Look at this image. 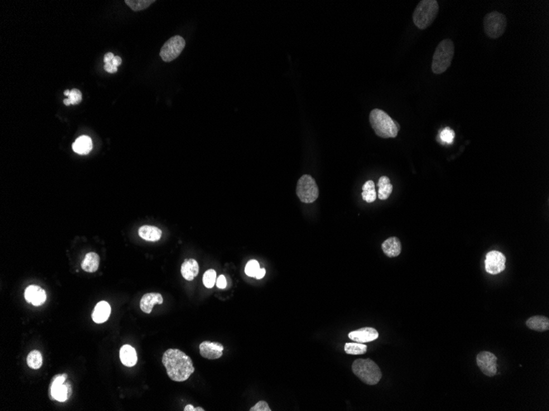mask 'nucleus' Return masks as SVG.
<instances>
[{"label": "nucleus", "mask_w": 549, "mask_h": 411, "mask_svg": "<svg viewBox=\"0 0 549 411\" xmlns=\"http://www.w3.org/2000/svg\"><path fill=\"white\" fill-rule=\"evenodd\" d=\"M368 346L363 343H346L344 345V351L349 355H363L367 352Z\"/></svg>", "instance_id": "a878e982"}, {"label": "nucleus", "mask_w": 549, "mask_h": 411, "mask_svg": "<svg viewBox=\"0 0 549 411\" xmlns=\"http://www.w3.org/2000/svg\"><path fill=\"white\" fill-rule=\"evenodd\" d=\"M67 377V374H59L54 377L50 385V398L64 402L71 397L72 386L70 383H66Z\"/></svg>", "instance_id": "1a4fd4ad"}, {"label": "nucleus", "mask_w": 549, "mask_h": 411, "mask_svg": "<svg viewBox=\"0 0 549 411\" xmlns=\"http://www.w3.org/2000/svg\"><path fill=\"white\" fill-rule=\"evenodd\" d=\"M69 99L70 100V102H71L72 105L79 104V103L82 102V100H83V94H82L79 89H71L70 94H69Z\"/></svg>", "instance_id": "2f4dec72"}, {"label": "nucleus", "mask_w": 549, "mask_h": 411, "mask_svg": "<svg viewBox=\"0 0 549 411\" xmlns=\"http://www.w3.org/2000/svg\"><path fill=\"white\" fill-rule=\"evenodd\" d=\"M455 53L452 40L445 39L439 43L433 58L432 70L437 75L441 74L450 66Z\"/></svg>", "instance_id": "7ed1b4c3"}, {"label": "nucleus", "mask_w": 549, "mask_h": 411, "mask_svg": "<svg viewBox=\"0 0 549 411\" xmlns=\"http://www.w3.org/2000/svg\"><path fill=\"white\" fill-rule=\"evenodd\" d=\"M265 274H266V269H265V268H260L255 278H257V279H262V278L264 277Z\"/></svg>", "instance_id": "c9c22d12"}, {"label": "nucleus", "mask_w": 549, "mask_h": 411, "mask_svg": "<svg viewBox=\"0 0 549 411\" xmlns=\"http://www.w3.org/2000/svg\"><path fill=\"white\" fill-rule=\"evenodd\" d=\"M439 5L436 0H422L418 4L413 14V21L420 30L428 28L439 13Z\"/></svg>", "instance_id": "39448f33"}, {"label": "nucleus", "mask_w": 549, "mask_h": 411, "mask_svg": "<svg viewBox=\"0 0 549 411\" xmlns=\"http://www.w3.org/2000/svg\"><path fill=\"white\" fill-rule=\"evenodd\" d=\"M24 296L28 303L32 304L35 306L43 305L45 303L47 297L45 290H43L41 287H38L36 285H31L28 287H26Z\"/></svg>", "instance_id": "4468645a"}, {"label": "nucleus", "mask_w": 549, "mask_h": 411, "mask_svg": "<svg viewBox=\"0 0 549 411\" xmlns=\"http://www.w3.org/2000/svg\"><path fill=\"white\" fill-rule=\"evenodd\" d=\"M119 357L124 366L132 367L137 364V352L134 348L130 345H124L121 347Z\"/></svg>", "instance_id": "6ab92c4d"}, {"label": "nucleus", "mask_w": 549, "mask_h": 411, "mask_svg": "<svg viewBox=\"0 0 549 411\" xmlns=\"http://www.w3.org/2000/svg\"><path fill=\"white\" fill-rule=\"evenodd\" d=\"M526 326L534 331H547L549 329V320L545 316H533L526 321Z\"/></svg>", "instance_id": "5701e85b"}, {"label": "nucleus", "mask_w": 549, "mask_h": 411, "mask_svg": "<svg viewBox=\"0 0 549 411\" xmlns=\"http://www.w3.org/2000/svg\"><path fill=\"white\" fill-rule=\"evenodd\" d=\"M363 200L367 203L374 202L377 198V192L375 190L374 181L372 180L366 181L363 186V192H362Z\"/></svg>", "instance_id": "393cba45"}, {"label": "nucleus", "mask_w": 549, "mask_h": 411, "mask_svg": "<svg viewBox=\"0 0 549 411\" xmlns=\"http://www.w3.org/2000/svg\"><path fill=\"white\" fill-rule=\"evenodd\" d=\"M112 64H113V66H120L121 64H122V59H121L120 57L114 56L113 60H112Z\"/></svg>", "instance_id": "e433bc0d"}, {"label": "nucleus", "mask_w": 549, "mask_h": 411, "mask_svg": "<svg viewBox=\"0 0 549 411\" xmlns=\"http://www.w3.org/2000/svg\"><path fill=\"white\" fill-rule=\"evenodd\" d=\"M93 145L91 137L82 136L76 140L73 144V150L75 153L81 155H88L92 151Z\"/></svg>", "instance_id": "412c9836"}, {"label": "nucleus", "mask_w": 549, "mask_h": 411, "mask_svg": "<svg viewBox=\"0 0 549 411\" xmlns=\"http://www.w3.org/2000/svg\"><path fill=\"white\" fill-rule=\"evenodd\" d=\"M352 370L356 376L368 385H376L382 376L379 367L370 359L356 360L352 364Z\"/></svg>", "instance_id": "20e7f679"}, {"label": "nucleus", "mask_w": 549, "mask_h": 411, "mask_svg": "<svg viewBox=\"0 0 549 411\" xmlns=\"http://www.w3.org/2000/svg\"><path fill=\"white\" fill-rule=\"evenodd\" d=\"M259 263L255 259L250 260L245 267V273L248 277H255L260 269Z\"/></svg>", "instance_id": "7c9ffc66"}, {"label": "nucleus", "mask_w": 549, "mask_h": 411, "mask_svg": "<svg viewBox=\"0 0 549 411\" xmlns=\"http://www.w3.org/2000/svg\"><path fill=\"white\" fill-rule=\"evenodd\" d=\"M382 249L387 257L394 258L400 255L401 252V243L397 238H390L382 245Z\"/></svg>", "instance_id": "f3484780"}, {"label": "nucleus", "mask_w": 549, "mask_h": 411, "mask_svg": "<svg viewBox=\"0 0 549 411\" xmlns=\"http://www.w3.org/2000/svg\"><path fill=\"white\" fill-rule=\"evenodd\" d=\"M104 69L109 73H115L118 72V67L113 66L112 62H109L105 64Z\"/></svg>", "instance_id": "f704fd0d"}, {"label": "nucleus", "mask_w": 549, "mask_h": 411, "mask_svg": "<svg viewBox=\"0 0 549 411\" xmlns=\"http://www.w3.org/2000/svg\"><path fill=\"white\" fill-rule=\"evenodd\" d=\"M138 235L143 240L155 242L160 240L162 231L154 226L144 225L139 228Z\"/></svg>", "instance_id": "aec40b11"}, {"label": "nucleus", "mask_w": 549, "mask_h": 411, "mask_svg": "<svg viewBox=\"0 0 549 411\" xmlns=\"http://www.w3.org/2000/svg\"><path fill=\"white\" fill-rule=\"evenodd\" d=\"M217 287L220 289H224L227 287L226 279L224 275H220L217 279Z\"/></svg>", "instance_id": "72a5a7b5"}, {"label": "nucleus", "mask_w": 549, "mask_h": 411, "mask_svg": "<svg viewBox=\"0 0 549 411\" xmlns=\"http://www.w3.org/2000/svg\"><path fill=\"white\" fill-rule=\"evenodd\" d=\"M26 362L31 369H39L42 366L43 358L39 350H32L27 355Z\"/></svg>", "instance_id": "bb28decb"}, {"label": "nucleus", "mask_w": 549, "mask_h": 411, "mask_svg": "<svg viewBox=\"0 0 549 411\" xmlns=\"http://www.w3.org/2000/svg\"><path fill=\"white\" fill-rule=\"evenodd\" d=\"M507 24L506 16L496 11L488 13L483 19L484 31L492 39L501 37L506 31Z\"/></svg>", "instance_id": "0eeeda50"}, {"label": "nucleus", "mask_w": 549, "mask_h": 411, "mask_svg": "<svg viewBox=\"0 0 549 411\" xmlns=\"http://www.w3.org/2000/svg\"><path fill=\"white\" fill-rule=\"evenodd\" d=\"M497 358L489 351H482L477 355L478 368L486 376L493 377L497 372Z\"/></svg>", "instance_id": "9b49d317"}, {"label": "nucleus", "mask_w": 549, "mask_h": 411, "mask_svg": "<svg viewBox=\"0 0 549 411\" xmlns=\"http://www.w3.org/2000/svg\"><path fill=\"white\" fill-rule=\"evenodd\" d=\"M454 138H455V132L452 129H450V127H445L440 133V140L443 143L450 145L452 143Z\"/></svg>", "instance_id": "c756f323"}, {"label": "nucleus", "mask_w": 549, "mask_h": 411, "mask_svg": "<svg viewBox=\"0 0 549 411\" xmlns=\"http://www.w3.org/2000/svg\"><path fill=\"white\" fill-rule=\"evenodd\" d=\"M369 122L372 129L382 138H395L398 135L400 126L396 121L379 108L371 111Z\"/></svg>", "instance_id": "f03ea898"}, {"label": "nucleus", "mask_w": 549, "mask_h": 411, "mask_svg": "<svg viewBox=\"0 0 549 411\" xmlns=\"http://www.w3.org/2000/svg\"><path fill=\"white\" fill-rule=\"evenodd\" d=\"M64 103L67 106L71 105V102H70L69 99H64Z\"/></svg>", "instance_id": "ea45409f"}, {"label": "nucleus", "mask_w": 549, "mask_h": 411, "mask_svg": "<svg viewBox=\"0 0 549 411\" xmlns=\"http://www.w3.org/2000/svg\"><path fill=\"white\" fill-rule=\"evenodd\" d=\"M377 186H378V194H377L378 198L382 200H387L393 190V186L391 184L390 179L386 176H381L378 180Z\"/></svg>", "instance_id": "b1692460"}, {"label": "nucleus", "mask_w": 549, "mask_h": 411, "mask_svg": "<svg viewBox=\"0 0 549 411\" xmlns=\"http://www.w3.org/2000/svg\"><path fill=\"white\" fill-rule=\"evenodd\" d=\"M70 91H71V90H69V89H67V90H65V91H64V95H66V96H69V94H70Z\"/></svg>", "instance_id": "a19ab883"}, {"label": "nucleus", "mask_w": 549, "mask_h": 411, "mask_svg": "<svg viewBox=\"0 0 549 411\" xmlns=\"http://www.w3.org/2000/svg\"><path fill=\"white\" fill-rule=\"evenodd\" d=\"M199 273V265L194 258L184 261L181 266V274L187 281H193Z\"/></svg>", "instance_id": "a211bd4d"}, {"label": "nucleus", "mask_w": 549, "mask_h": 411, "mask_svg": "<svg viewBox=\"0 0 549 411\" xmlns=\"http://www.w3.org/2000/svg\"><path fill=\"white\" fill-rule=\"evenodd\" d=\"M113 58H114V55H113V54H112V53H107V54H106V55H105V58H104L105 64H107V63H109V62H112V60H113Z\"/></svg>", "instance_id": "4c0bfd02"}, {"label": "nucleus", "mask_w": 549, "mask_h": 411, "mask_svg": "<svg viewBox=\"0 0 549 411\" xmlns=\"http://www.w3.org/2000/svg\"><path fill=\"white\" fill-rule=\"evenodd\" d=\"M168 376L175 382H184L194 374L195 368L191 358L179 349H169L162 357Z\"/></svg>", "instance_id": "f257e3e1"}, {"label": "nucleus", "mask_w": 549, "mask_h": 411, "mask_svg": "<svg viewBox=\"0 0 549 411\" xmlns=\"http://www.w3.org/2000/svg\"><path fill=\"white\" fill-rule=\"evenodd\" d=\"M200 354L203 358L208 360H217L223 355L224 346L221 343L205 341L199 345Z\"/></svg>", "instance_id": "f8f14e48"}, {"label": "nucleus", "mask_w": 549, "mask_h": 411, "mask_svg": "<svg viewBox=\"0 0 549 411\" xmlns=\"http://www.w3.org/2000/svg\"><path fill=\"white\" fill-rule=\"evenodd\" d=\"M217 273L214 269H209L203 275V284L208 288H213L216 284Z\"/></svg>", "instance_id": "c85d7f7f"}, {"label": "nucleus", "mask_w": 549, "mask_h": 411, "mask_svg": "<svg viewBox=\"0 0 549 411\" xmlns=\"http://www.w3.org/2000/svg\"><path fill=\"white\" fill-rule=\"evenodd\" d=\"M100 265V256L95 252H90L86 254L82 262V268L87 273H95L98 270Z\"/></svg>", "instance_id": "4be33fe9"}, {"label": "nucleus", "mask_w": 549, "mask_h": 411, "mask_svg": "<svg viewBox=\"0 0 549 411\" xmlns=\"http://www.w3.org/2000/svg\"><path fill=\"white\" fill-rule=\"evenodd\" d=\"M111 313V307L107 301H101L95 307L92 320L97 324L107 322Z\"/></svg>", "instance_id": "dca6fc26"}, {"label": "nucleus", "mask_w": 549, "mask_h": 411, "mask_svg": "<svg viewBox=\"0 0 549 411\" xmlns=\"http://www.w3.org/2000/svg\"><path fill=\"white\" fill-rule=\"evenodd\" d=\"M184 411H195V407H193L192 405H188L184 410Z\"/></svg>", "instance_id": "58836bf2"}, {"label": "nucleus", "mask_w": 549, "mask_h": 411, "mask_svg": "<svg viewBox=\"0 0 549 411\" xmlns=\"http://www.w3.org/2000/svg\"><path fill=\"white\" fill-rule=\"evenodd\" d=\"M185 40L180 35H175L174 37L170 38L161 48L160 52V58L165 63L172 62L180 55L185 47Z\"/></svg>", "instance_id": "6e6552de"}, {"label": "nucleus", "mask_w": 549, "mask_h": 411, "mask_svg": "<svg viewBox=\"0 0 549 411\" xmlns=\"http://www.w3.org/2000/svg\"><path fill=\"white\" fill-rule=\"evenodd\" d=\"M126 4L128 7L134 11V12H138V11H142V10L146 9L147 7H150V5L152 4L153 2H155L154 0H125Z\"/></svg>", "instance_id": "cd10ccee"}, {"label": "nucleus", "mask_w": 549, "mask_h": 411, "mask_svg": "<svg viewBox=\"0 0 549 411\" xmlns=\"http://www.w3.org/2000/svg\"><path fill=\"white\" fill-rule=\"evenodd\" d=\"M296 194L301 202L310 204L319 198V189L313 176L305 174L298 181Z\"/></svg>", "instance_id": "423d86ee"}, {"label": "nucleus", "mask_w": 549, "mask_h": 411, "mask_svg": "<svg viewBox=\"0 0 549 411\" xmlns=\"http://www.w3.org/2000/svg\"><path fill=\"white\" fill-rule=\"evenodd\" d=\"M250 411H271V408L269 407L268 404L266 402L261 401V402H257V404L255 405L254 407H252Z\"/></svg>", "instance_id": "473e14b6"}, {"label": "nucleus", "mask_w": 549, "mask_h": 411, "mask_svg": "<svg viewBox=\"0 0 549 411\" xmlns=\"http://www.w3.org/2000/svg\"><path fill=\"white\" fill-rule=\"evenodd\" d=\"M349 338L354 342L368 343L378 338L379 333L373 328H363L349 332Z\"/></svg>", "instance_id": "ddd939ff"}, {"label": "nucleus", "mask_w": 549, "mask_h": 411, "mask_svg": "<svg viewBox=\"0 0 549 411\" xmlns=\"http://www.w3.org/2000/svg\"><path fill=\"white\" fill-rule=\"evenodd\" d=\"M506 257L502 252L497 250L488 252L484 262L486 271L493 275L502 273L506 268Z\"/></svg>", "instance_id": "9d476101"}, {"label": "nucleus", "mask_w": 549, "mask_h": 411, "mask_svg": "<svg viewBox=\"0 0 549 411\" xmlns=\"http://www.w3.org/2000/svg\"><path fill=\"white\" fill-rule=\"evenodd\" d=\"M164 299L160 293L145 294L140 301V308L146 314H151L154 306L158 304L162 305Z\"/></svg>", "instance_id": "2eb2a0df"}]
</instances>
